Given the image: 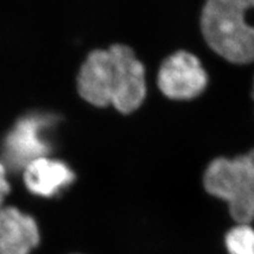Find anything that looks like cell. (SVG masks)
Here are the masks:
<instances>
[{
	"label": "cell",
	"mask_w": 254,
	"mask_h": 254,
	"mask_svg": "<svg viewBox=\"0 0 254 254\" xmlns=\"http://www.w3.org/2000/svg\"><path fill=\"white\" fill-rule=\"evenodd\" d=\"M9 192V184L7 182V170L5 165L0 161V207L4 202L5 196Z\"/></svg>",
	"instance_id": "9c48e42d"
},
{
	"label": "cell",
	"mask_w": 254,
	"mask_h": 254,
	"mask_svg": "<svg viewBox=\"0 0 254 254\" xmlns=\"http://www.w3.org/2000/svg\"><path fill=\"white\" fill-rule=\"evenodd\" d=\"M74 173L64 161L43 157L24 170V182L33 194L51 198L58 195L74 182Z\"/></svg>",
	"instance_id": "52a82bcc"
},
{
	"label": "cell",
	"mask_w": 254,
	"mask_h": 254,
	"mask_svg": "<svg viewBox=\"0 0 254 254\" xmlns=\"http://www.w3.org/2000/svg\"><path fill=\"white\" fill-rule=\"evenodd\" d=\"M52 113L34 112L21 117L1 145V163L6 170L24 171L32 161L47 157L52 150V134L58 124Z\"/></svg>",
	"instance_id": "277c9868"
},
{
	"label": "cell",
	"mask_w": 254,
	"mask_h": 254,
	"mask_svg": "<svg viewBox=\"0 0 254 254\" xmlns=\"http://www.w3.org/2000/svg\"><path fill=\"white\" fill-rule=\"evenodd\" d=\"M200 182L206 194L226 207L232 222H254V148L213 158Z\"/></svg>",
	"instance_id": "3957f363"
},
{
	"label": "cell",
	"mask_w": 254,
	"mask_h": 254,
	"mask_svg": "<svg viewBox=\"0 0 254 254\" xmlns=\"http://www.w3.org/2000/svg\"><path fill=\"white\" fill-rule=\"evenodd\" d=\"M39 240V228L31 215L12 206L0 207V254H30Z\"/></svg>",
	"instance_id": "8992f818"
},
{
	"label": "cell",
	"mask_w": 254,
	"mask_h": 254,
	"mask_svg": "<svg viewBox=\"0 0 254 254\" xmlns=\"http://www.w3.org/2000/svg\"><path fill=\"white\" fill-rule=\"evenodd\" d=\"M252 98H253V100H254V84H253V92H252Z\"/></svg>",
	"instance_id": "30bf717a"
},
{
	"label": "cell",
	"mask_w": 254,
	"mask_h": 254,
	"mask_svg": "<svg viewBox=\"0 0 254 254\" xmlns=\"http://www.w3.org/2000/svg\"><path fill=\"white\" fill-rule=\"evenodd\" d=\"M207 73L200 60L187 51L167 57L158 73V87L172 100L194 99L207 86Z\"/></svg>",
	"instance_id": "5b68a950"
},
{
	"label": "cell",
	"mask_w": 254,
	"mask_h": 254,
	"mask_svg": "<svg viewBox=\"0 0 254 254\" xmlns=\"http://www.w3.org/2000/svg\"><path fill=\"white\" fill-rule=\"evenodd\" d=\"M225 254H254V222H232L221 238Z\"/></svg>",
	"instance_id": "ba28073f"
},
{
	"label": "cell",
	"mask_w": 254,
	"mask_h": 254,
	"mask_svg": "<svg viewBox=\"0 0 254 254\" xmlns=\"http://www.w3.org/2000/svg\"><path fill=\"white\" fill-rule=\"evenodd\" d=\"M254 0H206L200 26L208 46L232 64L254 62V26L246 13Z\"/></svg>",
	"instance_id": "7a4b0ae2"
},
{
	"label": "cell",
	"mask_w": 254,
	"mask_h": 254,
	"mask_svg": "<svg viewBox=\"0 0 254 254\" xmlns=\"http://www.w3.org/2000/svg\"><path fill=\"white\" fill-rule=\"evenodd\" d=\"M78 91L94 106L111 105L122 113H132L147 94L145 67L128 46L118 44L109 50H95L82 64Z\"/></svg>",
	"instance_id": "6da1fadb"
}]
</instances>
